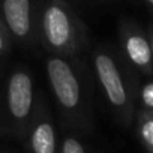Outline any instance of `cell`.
<instances>
[{
    "instance_id": "obj_1",
    "label": "cell",
    "mask_w": 153,
    "mask_h": 153,
    "mask_svg": "<svg viewBox=\"0 0 153 153\" xmlns=\"http://www.w3.org/2000/svg\"><path fill=\"white\" fill-rule=\"evenodd\" d=\"M45 74L62 134L89 137L95 120V75L84 56H47Z\"/></svg>"
},
{
    "instance_id": "obj_2",
    "label": "cell",
    "mask_w": 153,
    "mask_h": 153,
    "mask_svg": "<svg viewBox=\"0 0 153 153\" xmlns=\"http://www.w3.org/2000/svg\"><path fill=\"white\" fill-rule=\"evenodd\" d=\"M95 80L119 125L129 128L135 122V95L140 84L138 75L125 60L120 48L99 42L89 50Z\"/></svg>"
},
{
    "instance_id": "obj_3",
    "label": "cell",
    "mask_w": 153,
    "mask_h": 153,
    "mask_svg": "<svg viewBox=\"0 0 153 153\" xmlns=\"http://www.w3.org/2000/svg\"><path fill=\"white\" fill-rule=\"evenodd\" d=\"M38 45L48 56H83L92 47L87 24L65 0H41Z\"/></svg>"
},
{
    "instance_id": "obj_4",
    "label": "cell",
    "mask_w": 153,
    "mask_h": 153,
    "mask_svg": "<svg viewBox=\"0 0 153 153\" xmlns=\"http://www.w3.org/2000/svg\"><path fill=\"white\" fill-rule=\"evenodd\" d=\"M35 75L26 65L14 66L0 83V138L23 144L38 101Z\"/></svg>"
},
{
    "instance_id": "obj_5",
    "label": "cell",
    "mask_w": 153,
    "mask_h": 153,
    "mask_svg": "<svg viewBox=\"0 0 153 153\" xmlns=\"http://www.w3.org/2000/svg\"><path fill=\"white\" fill-rule=\"evenodd\" d=\"M41 0H3L0 2V18L14 45L35 50L38 45Z\"/></svg>"
},
{
    "instance_id": "obj_6",
    "label": "cell",
    "mask_w": 153,
    "mask_h": 153,
    "mask_svg": "<svg viewBox=\"0 0 153 153\" xmlns=\"http://www.w3.org/2000/svg\"><path fill=\"white\" fill-rule=\"evenodd\" d=\"M119 48L131 69L138 76L143 75L153 78L152 47L146 27L134 18L123 17L119 23Z\"/></svg>"
},
{
    "instance_id": "obj_7",
    "label": "cell",
    "mask_w": 153,
    "mask_h": 153,
    "mask_svg": "<svg viewBox=\"0 0 153 153\" xmlns=\"http://www.w3.org/2000/svg\"><path fill=\"white\" fill-rule=\"evenodd\" d=\"M23 146L27 153H59L60 150L57 122L54 120L48 99L41 90Z\"/></svg>"
},
{
    "instance_id": "obj_8",
    "label": "cell",
    "mask_w": 153,
    "mask_h": 153,
    "mask_svg": "<svg viewBox=\"0 0 153 153\" xmlns=\"http://www.w3.org/2000/svg\"><path fill=\"white\" fill-rule=\"evenodd\" d=\"M135 132L137 138L147 153H153V113L137 111L135 113Z\"/></svg>"
},
{
    "instance_id": "obj_9",
    "label": "cell",
    "mask_w": 153,
    "mask_h": 153,
    "mask_svg": "<svg viewBox=\"0 0 153 153\" xmlns=\"http://www.w3.org/2000/svg\"><path fill=\"white\" fill-rule=\"evenodd\" d=\"M12 48H14V44L5 29L2 18H0V83L5 80L6 74L9 72L8 68H9L11 56H12Z\"/></svg>"
},
{
    "instance_id": "obj_10",
    "label": "cell",
    "mask_w": 153,
    "mask_h": 153,
    "mask_svg": "<svg viewBox=\"0 0 153 153\" xmlns=\"http://www.w3.org/2000/svg\"><path fill=\"white\" fill-rule=\"evenodd\" d=\"M135 111L153 113V78L138 84L135 95Z\"/></svg>"
},
{
    "instance_id": "obj_11",
    "label": "cell",
    "mask_w": 153,
    "mask_h": 153,
    "mask_svg": "<svg viewBox=\"0 0 153 153\" xmlns=\"http://www.w3.org/2000/svg\"><path fill=\"white\" fill-rule=\"evenodd\" d=\"M59 153H87L83 137L76 134H63Z\"/></svg>"
},
{
    "instance_id": "obj_12",
    "label": "cell",
    "mask_w": 153,
    "mask_h": 153,
    "mask_svg": "<svg viewBox=\"0 0 153 153\" xmlns=\"http://www.w3.org/2000/svg\"><path fill=\"white\" fill-rule=\"evenodd\" d=\"M146 32H147V36H149V41H150V47H152V57H153V20L149 21V24L146 26Z\"/></svg>"
},
{
    "instance_id": "obj_13",
    "label": "cell",
    "mask_w": 153,
    "mask_h": 153,
    "mask_svg": "<svg viewBox=\"0 0 153 153\" xmlns=\"http://www.w3.org/2000/svg\"><path fill=\"white\" fill-rule=\"evenodd\" d=\"M141 5H143V8H144L150 15H153V0H144Z\"/></svg>"
}]
</instances>
